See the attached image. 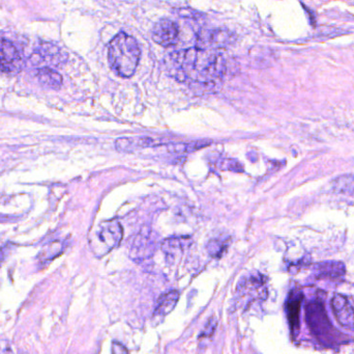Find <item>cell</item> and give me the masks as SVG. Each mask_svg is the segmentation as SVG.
Here are the masks:
<instances>
[{"label": "cell", "instance_id": "9a60e30c", "mask_svg": "<svg viewBox=\"0 0 354 354\" xmlns=\"http://www.w3.org/2000/svg\"><path fill=\"white\" fill-rule=\"evenodd\" d=\"M178 299L179 294L177 291H170V292L162 295L158 301L157 307H156V315L162 318L171 313L176 308Z\"/></svg>", "mask_w": 354, "mask_h": 354}, {"label": "cell", "instance_id": "7402d4cb", "mask_svg": "<svg viewBox=\"0 0 354 354\" xmlns=\"http://www.w3.org/2000/svg\"><path fill=\"white\" fill-rule=\"evenodd\" d=\"M112 354H129L126 347L120 343L114 342L112 345Z\"/></svg>", "mask_w": 354, "mask_h": 354}, {"label": "cell", "instance_id": "277c9868", "mask_svg": "<svg viewBox=\"0 0 354 354\" xmlns=\"http://www.w3.org/2000/svg\"><path fill=\"white\" fill-rule=\"evenodd\" d=\"M308 324L312 332L317 338L324 341L330 338H335L334 333L336 330L333 328L332 324L328 321L326 310L320 301H312L307 307Z\"/></svg>", "mask_w": 354, "mask_h": 354}, {"label": "cell", "instance_id": "9c48e42d", "mask_svg": "<svg viewBox=\"0 0 354 354\" xmlns=\"http://www.w3.org/2000/svg\"><path fill=\"white\" fill-rule=\"evenodd\" d=\"M335 317L341 326L354 330V299L346 295L336 294L332 299Z\"/></svg>", "mask_w": 354, "mask_h": 354}, {"label": "cell", "instance_id": "ac0fdd59", "mask_svg": "<svg viewBox=\"0 0 354 354\" xmlns=\"http://www.w3.org/2000/svg\"><path fill=\"white\" fill-rule=\"evenodd\" d=\"M209 145L208 141H193V143H176V145H171L168 147L169 151L171 153L176 154H187L192 153V152L197 151V150L201 149V148L207 147Z\"/></svg>", "mask_w": 354, "mask_h": 354}, {"label": "cell", "instance_id": "ba28073f", "mask_svg": "<svg viewBox=\"0 0 354 354\" xmlns=\"http://www.w3.org/2000/svg\"><path fill=\"white\" fill-rule=\"evenodd\" d=\"M153 41L163 47L176 45L179 39L178 25L170 19H161L151 30Z\"/></svg>", "mask_w": 354, "mask_h": 354}, {"label": "cell", "instance_id": "3957f363", "mask_svg": "<svg viewBox=\"0 0 354 354\" xmlns=\"http://www.w3.org/2000/svg\"><path fill=\"white\" fill-rule=\"evenodd\" d=\"M124 237L122 224L115 220L105 222L100 226L95 235V251L97 255H107L122 242Z\"/></svg>", "mask_w": 354, "mask_h": 354}, {"label": "cell", "instance_id": "4fadbf2b", "mask_svg": "<svg viewBox=\"0 0 354 354\" xmlns=\"http://www.w3.org/2000/svg\"><path fill=\"white\" fill-rule=\"evenodd\" d=\"M301 301H303V294L299 291H293L289 297L287 312H288L289 324L292 332H295L299 328V311H301Z\"/></svg>", "mask_w": 354, "mask_h": 354}, {"label": "cell", "instance_id": "d6986e66", "mask_svg": "<svg viewBox=\"0 0 354 354\" xmlns=\"http://www.w3.org/2000/svg\"><path fill=\"white\" fill-rule=\"evenodd\" d=\"M226 247L227 243L224 242V241L218 240V239L209 241L207 245L208 254L212 258H220L224 254V251H226Z\"/></svg>", "mask_w": 354, "mask_h": 354}, {"label": "cell", "instance_id": "7c38bea8", "mask_svg": "<svg viewBox=\"0 0 354 354\" xmlns=\"http://www.w3.org/2000/svg\"><path fill=\"white\" fill-rule=\"evenodd\" d=\"M155 251V242L151 237L139 236L135 239L134 245L131 249V256L133 259L142 260L147 259L153 255Z\"/></svg>", "mask_w": 354, "mask_h": 354}, {"label": "cell", "instance_id": "5b68a950", "mask_svg": "<svg viewBox=\"0 0 354 354\" xmlns=\"http://www.w3.org/2000/svg\"><path fill=\"white\" fill-rule=\"evenodd\" d=\"M234 33L229 29H203L198 33V49L207 50V51H216L234 43Z\"/></svg>", "mask_w": 354, "mask_h": 354}, {"label": "cell", "instance_id": "ffe728a7", "mask_svg": "<svg viewBox=\"0 0 354 354\" xmlns=\"http://www.w3.org/2000/svg\"><path fill=\"white\" fill-rule=\"evenodd\" d=\"M218 168L223 170L235 172H241L243 170V166L234 159H224L218 164Z\"/></svg>", "mask_w": 354, "mask_h": 354}, {"label": "cell", "instance_id": "30bf717a", "mask_svg": "<svg viewBox=\"0 0 354 354\" xmlns=\"http://www.w3.org/2000/svg\"><path fill=\"white\" fill-rule=\"evenodd\" d=\"M66 55L62 53V50L57 46L52 44H44L43 46L35 50L30 56L31 64L39 66L41 64L57 66L66 60Z\"/></svg>", "mask_w": 354, "mask_h": 354}, {"label": "cell", "instance_id": "2e32d148", "mask_svg": "<svg viewBox=\"0 0 354 354\" xmlns=\"http://www.w3.org/2000/svg\"><path fill=\"white\" fill-rule=\"evenodd\" d=\"M191 240L185 237H174L168 238L162 243V251L166 254V256L170 257H176L179 254L183 253L187 247H189Z\"/></svg>", "mask_w": 354, "mask_h": 354}, {"label": "cell", "instance_id": "44dd1931", "mask_svg": "<svg viewBox=\"0 0 354 354\" xmlns=\"http://www.w3.org/2000/svg\"><path fill=\"white\" fill-rule=\"evenodd\" d=\"M216 328V319H209V321L206 324L205 328H204L203 333H202V338H210L214 335Z\"/></svg>", "mask_w": 354, "mask_h": 354}, {"label": "cell", "instance_id": "7a4b0ae2", "mask_svg": "<svg viewBox=\"0 0 354 354\" xmlns=\"http://www.w3.org/2000/svg\"><path fill=\"white\" fill-rule=\"evenodd\" d=\"M140 56L138 42L128 33H118L110 42L108 58L112 70L118 76L124 78L133 76L140 62Z\"/></svg>", "mask_w": 354, "mask_h": 354}, {"label": "cell", "instance_id": "6da1fadb", "mask_svg": "<svg viewBox=\"0 0 354 354\" xmlns=\"http://www.w3.org/2000/svg\"><path fill=\"white\" fill-rule=\"evenodd\" d=\"M170 74L185 81L196 91L216 93L225 70V60L216 51L189 48L174 52L167 58Z\"/></svg>", "mask_w": 354, "mask_h": 354}, {"label": "cell", "instance_id": "5bb4252c", "mask_svg": "<svg viewBox=\"0 0 354 354\" xmlns=\"http://www.w3.org/2000/svg\"><path fill=\"white\" fill-rule=\"evenodd\" d=\"M35 76H37L39 83L45 85V87H49V89H57L62 87V75L56 72L53 69L49 68V67H44V68L37 69Z\"/></svg>", "mask_w": 354, "mask_h": 354}, {"label": "cell", "instance_id": "8992f818", "mask_svg": "<svg viewBox=\"0 0 354 354\" xmlns=\"http://www.w3.org/2000/svg\"><path fill=\"white\" fill-rule=\"evenodd\" d=\"M236 294L243 301H262L268 297L266 278L261 274H251L241 278L237 285Z\"/></svg>", "mask_w": 354, "mask_h": 354}, {"label": "cell", "instance_id": "52a82bcc", "mask_svg": "<svg viewBox=\"0 0 354 354\" xmlns=\"http://www.w3.org/2000/svg\"><path fill=\"white\" fill-rule=\"evenodd\" d=\"M23 58L16 46L6 39H0V71L8 74L19 72Z\"/></svg>", "mask_w": 354, "mask_h": 354}, {"label": "cell", "instance_id": "e0dca14e", "mask_svg": "<svg viewBox=\"0 0 354 354\" xmlns=\"http://www.w3.org/2000/svg\"><path fill=\"white\" fill-rule=\"evenodd\" d=\"M333 188L336 193L351 195L354 193V176L353 175H345L339 177L333 182Z\"/></svg>", "mask_w": 354, "mask_h": 354}, {"label": "cell", "instance_id": "8fae6325", "mask_svg": "<svg viewBox=\"0 0 354 354\" xmlns=\"http://www.w3.org/2000/svg\"><path fill=\"white\" fill-rule=\"evenodd\" d=\"M156 145L155 139L147 136L122 137L116 139L115 148L120 152H133Z\"/></svg>", "mask_w": 354, "mask_h": 354}]
</instances>
